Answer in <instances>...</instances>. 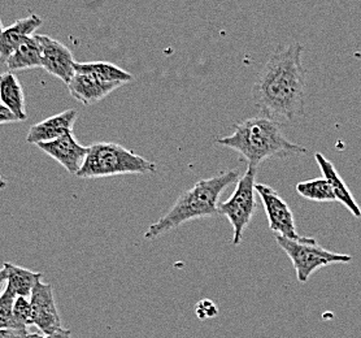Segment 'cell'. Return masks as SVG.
<instances>
[{
	"label": "cell",
	"mask_w": 361,
	"mask_h": 338,
	"mask_svg": "<svg viewBox=\"0 0 361 338\" xmlns=\"http://www.w3.org/2000/svg\"><path fill=\"white\" fill-rule=\"evenodd\" d=\"M256 172L257 168L248 167L246 174H243L238 182L234 193L230 198L220 203L219 212L228 217L233 228V245L239 246L243 234L254 217L257 210L256 203Z\"/></svg>",
	"instance_id": "8992f818"
},
{
	"label": "cell",
	"mask_w": 361,
	"mask_h": 338,
	"mask_svg": "<svg viewBox=\"0 0 361 338\" xmlns=\"http://www.w3.org/2000/svg\"><path fill=\"white\" fill-rule=\"evenodd\" d=\"M123 83H108L90 73H77L66 85L74 99L81 102L85 106H91L104 99L112 91L121 87Z\"/></svg>",
	"instance_id": "8fae6325"
},
{
	"label": "cell",
	"mask_w": 361,
	"mask_h": 338,
	"mask_svg": "<svg viewBox=\"0 0 361 338\" xmlns=\"http://www.w3.org/2000/svg\"><path fill=\"white\" fill-rule=\"evenodd\" d=\"M233 128V134L216 142L239 152L248 162V167L252 168H257L269 157L308 152L303 146L286 138L281 123L265 116L242 120L235 123Z\"/></svg>",
	"instance_id": "7a4b0ae2"
},
{
	"label": "cell",
	"mask_w": 361,
	"mask_h": 338,
	"mask_svg": "<svg viewBox=\"0 0 361 338\" xmlns=\"http://www.w3.org/2000/svg\"><path fill=\"white\" fill-rule=\"evenodd\" d=\"M42 338H72V330L60 328L56 332H54V333L47 334V336Z\"/></svg>",
	"instance_id": "484cf974"
},
{
	"label": "cell",
	"mask_w": 361,
	"mask_h": 338,
	"mask_svg": "<svg viewBox=\"0 0 361 338\" xmlns=\"http://www.w3.org/2000/svg\"><path fill=\"white\" fill-rule=\"evenodd\" d=\"M238 180V169H233L197 181L191 189L180 194L169 212L152 224L143 237L146 239H159L190 220L220 215L219 206L222 191Z\"/></svg>",
	"instance_id": "3957f363"
},
{
	"label": "cell",
	"mask_w": 361,
	"mask_h": 338,
	"mask_svg": "<svg viewBox=\"0 0 361 338\" xmlns=\"http://www.w3.org/2000/svg\"><path fill=\"white\" fill-rule=\"evenodd\" d=\"M75 109H66L59 115L51 116L42 123L30 126L26 142L32 145H39L49 140H58L68 133H73L74 123L77 120Z\"/></svg>",
	"instance_id": "7c38bea8"
},
{
	"label": "cell",
	"mask_w": 361,
	"mask_h": 338,
	"mask_svg": "<svg viewBox=\"0 0 361 338\" xmlns=\"http://www.w3.org/2000/svg\"><path fill=\"white\" fill-rule=\"evenodd\" d=\"M255 189L263 200L264 208L267 212L271 231L276 236H281L285 239H299L300 236L296 231L294 214L286 203V200L282 198L276 190L268 185L256 183Z\"/></svg>",
	"instance_id": "52a82bcc"
},
{
	"label": "cell",
	"mask_w": 361,
	"mask_h": 338,
	"mask_svg": "<svg viewBox=\"0 0 361 338\" xmlns=\"http://www.w3.org/2000/svg\"><path fill=\"white\" fill-rule=\"evenodd\" d=\"M16 297L15 291L9 285H7L4 293L0 296V330L15 328L13 306H15Z\"/></svg>",
	"instance_id": "ffe728a7"
},
{
	"label": "cell",
	"mask_w": 361,
	"mask_h": 338,
	"mask_svg": "<svg viewBox=\"0 0 361 338\" xmlns=\"http://www.w3.org/2000/svg\"><path fill=\"white\" fill-rule=\"evenodd\" d=\"M13 322H15V328H21V330L33 325L32 306H30L29 298L16 297L15 306H13Z\"/></svg>",
	"instance_id": "44dd1931"
},
{
	"label": "cell",
	"mask_w": 361,
	"mask_h": 338,
	"mask_svg": "<svg viewBox=\"0 0 361 338\" xmlns=\"http://www.w3.org/2000/svg\"><path fill=\"white\" fill-rule=\"evenodd\" d=\"M41 49L42 68L49 75L60 78L68 85L74 76V61L72 51L61 42L51 38L49 35L34 34Z\"/></svg>",
	"instance_id": "ba28073f"
},
{
	"label": "cell",
	"mask_w": 361,
	"mask_h": 338,
	"mask_svg": "<svg viewBox=\"0 0 361 338\" xmlns=\"http://www.w3.org/2000/svg\"><path fill=\"white\" fill-rule=\"evenodd\" d=\"M157 172V165L146 157L112 142H99L89 147L80 172V179H103L118 174Z\"/></svg>",
	"instance_id": "277c9868"
},
{
	"label": "cell",
	"mask_w": 361,
	"mask_h": 338,
	"mask_svg": "<svg viewBox=\"0 0 361 338\" xmlns=\"http://www.w3.org/2000/svg\"><path fill=\"white\" fill-rule=\"evenodd\" d=\"M42 24L43 21L41 17L30 15L4 29L0 35V61L4 64L9 55L16 50L23 42L32 37Z\"/></svg>",
	"instance_id": "4fadbf2b"
},
{
	"label": "cell",
	"mask_w": 361,
	"mask_h": 338,
	"mask_svg": "<svg viewBox=\"0 0 361 338\" xmlns=\"http://www.w3.org/2000/svg\"><path fill=\"white\" fill-rule=\"evenodd\" d=\"M0 102L12 111L18 121H25L27 119L24 89L16 75L12 72H4L0 75Z\"/></svg>",
	"instance_id": "9a60e30c"
},
{
	"label": "cell",
	"mask_w": 361,
	"mask_h": 338,
	"mask_svg": "<svg viewBox=\"0 0 361 338\" xmlns=\"http://www.w3.org/2000/svg\"><path fill=\"white\" fill-rule=\"evenodd\" d=\"M37 146L72 174L80 172L89 151V147L78 143L73 133H68L58 140L39 143Z\"/></svg>",
	"instance_id": "30bf717a"
},
{
	"label": "cell",
	"mask_w": 361,
	"mask_h": 338,
	"mask_svg": "<svg viewBox=\"0 0 361 338\" xmlns=\"http://www.w3.org/2000/svg\"><path fill=\"white\" fill-rule=\"evenodd\" d=\"M8 273V285L15 291L17 297L30 298L33 289L38 281L42 280L41 272H33L23 267L6 262L3 264Z\"/></svg>",
	"instance_id": "ac0fdd59"
},
{
	"label": "cell",
	"mask_w": 361,
	"mask_h": 338,
	"mask_svg": "<svg viewBox=\"0 0 361 338\" xmlns=\"http://www.w3.org/2000/svg\"><path fill=\"white\" fill-rule=\"evenodd\" d=\"M7 285H8V273H7L6 267L3 265V267L0 268V296L4 293Z\"/></svg>",
	"instance_id": "d4e9b609"
},
{
	"label": "cell",
	"mask_w": 361,
	"mask_h": 338,
	"mask_svg": "<svg viewBox=\"0 0 361 338\" xmlns=\"http://www.w3.org/2000/svg\"><path fill=\"white\" fill-rule=\"evenodd\" d=\"M16 121H18L16 116L13 115L12 111L0 102V125L12 124V123H16Z\"/></svg>",
	"instance_id": "cb8c5ba5"
},
{
	"label": "cell",
	"mask_w": 361,
	"mask_h": 338,
	"mask_svg": "<svg viewBox=\"0 0 361 338\" xmlns=\"http://www.w3.org/2000/svg\"><path fill=\"white\" fill-rule=\"evenodd\" d=\"M74 72L77 73H90L97 76L103 81L108 83H130L133 76L123 71V68L115 66L108 61H91V63H77L74 64Z\"/></svg>",
	"instance_id": "e0dca14e"
},
{
	"label": "cell",
	"mask_w": 361,
	"mask_h": 338,
	"mask_svg": "<svg viewBox=\"0 0 361 338\" xmlns=\"http://www.w3.org/2000/svg\"><path fill=\"white\" fill-rule=\"evenodd\" d=\"M0 338H42L38 333H32L27 328H3L0 330Z\"/></svg>",
	"instance_id": "603a6c76"
},
{
	"label": "cell",
	"mask_w": 361,
	"mask_h": 338,
	"mask_svg": "<svg viewBox=\"0 0 361 338\" xmlns=\"http://www.w3.org/2000/svg\"><path fill=\"white\" fill-rule=\"evenodd\" d=\"M303 52L299 42L279 47L256 77L252 98L265 117L293 121L304 115L307 72L302 63Z\"/></svg>",
	"instance_id": "6da1fadb"
},
{
	"label": "cell",
	"mask_w": 361,
	"mask_h": 338,
	"mask_svg": "<svg viewBox=\"0 0 361 338\" xmlns=\"http://www.w3.org/2000/svg\"><path fill=\"white\" fill-rule=\"evenodd\" d=\"M6 186H7V180L0 174V190L4 189Z\"/></svg>",
	"instance_id": "4316f807"
},
{
	"label": "cell",
	"mask_w": 361,
	"mask_h": 338,
	"mask_svg": "<svg viewBox=\"0 0 361 338\" xmlns=\"http://www.w3.org/2000/svg\"><path fill=\"white\" fill-rule=\"evenodd\" d=\"M314 159L320 167L322 177L326 179L329 183L331 185V189L334 191V195H336L338 202H341L355 217L360 219L361 208L357 205L356 199L353 198L351 190L348 189V186L345 185V182L341 177V174H338L336 167L320 152L314 154Z\"/></svg>",
	"instance_id": "5bb4252c"
},
{
	"label": "cell",
	"mask_w": 361,
	"mask_h": 338,
	"mask_svg": "<svg viewBox=\"0 0 361 338\" xmlns=\"http://www.w3.org/2000/svg\"><path fill=\"white\" fill-rule=\"evenodd\" d=\"M3 30H4V28H3V24H1V20H0V35L3 33Z\"/></svg>",
	"instance_id": "83f0119b"
},
{
	"label": "cell",
	"mask_w": 361,
	"mask_h": 338,
	"mask_svg": "<svg viewBox=\"0 0 361 338\" xmlns=\"http://www.w3.org/2000/svg\"><path fill=\"white\" fill-rule=\"evenodd\" d=\"M29 299L32 306L33 325L44 333V336L61 328V319L51 284L38 281Z\"/></svg>",
	"instance_id": "9c48e42d"
},
{
	"label": "cell",
	"mask_w": 361,
	"mask_h": 338,
	"mask_svg": "<svg viewBox=\"0 0 361 338\" xmlns=\"http://www.w3.org/2000/svg\"><path fill=\"white\" fill-rule=\"evenodd\" d=\"M9 72L42 68L41 49L35 40V35L29 37L13 51L4 63Z\"/></svg>",
	"instance_id": "2e32d148"
},
{
	"label": "cell",
	"mask_w": 361,
	"mask_h": 338,
	"mask_svg": "<svg viewBox=\"0 0 361 338\" xmlns=\"http://www.w3.org/2000/svg\"><path fill=\"white\" fill-rule=\"evenodd\" d=\"M195 313H197V319L200 320H208V319H214L219 315V307L214 303V301L205 298L199 301L195 307Z\"/></svg>",
	"instance_id": "7402d4cb"
},
{
	"label": "cell",
	"mask_w": 361,
	"mask_h": 338,
	"mask_svg": "<svg viewBox=\"0 0 361 338\" xmlns=\"http://www.w3.org/2000/svg\"><path fill=\"white\" fill-rule=\"evenodd\" d=\"M295 189L300 197L312 200V202L331 203V202L337 200L334 195V191L331 189V185L324 177L299 182L296 185Z\"/></svg>",
	"instance_id": "d6986e66"
},
{
	"label": "cell",
	"mask_w": 361,
	"mask_h": 338,
	"mask_svg": "<svg viewBox=\"0 0 361 338\" xmlns=\"http://www.w3.org/2000/svg\"><path fill=\"white\" fill-rule=\"evenodd\" d=\"M279 248H282L291 259L296 279L305 284L313 273L330 264L350 263L353 256L348 254H339L321 248L319 242L311 237H299L296 239H285L276 236Z\"/></svg>",
	"instance_id": "5b68a950"
}]
</instances>
